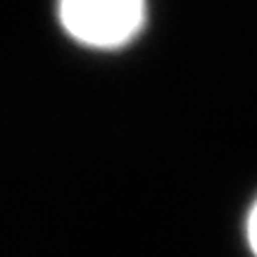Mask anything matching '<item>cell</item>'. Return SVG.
I'll return each instance as SVG.
<instances>
[{
	"mask_svg": "<svg viewBox=\"0 0 257 257\" xmlns=\"http://www.w3.org/2000/svg\"><path fill=\"white\" fill-rule=\"evenodd\" d=\"M57 22L67 36L93 50H119L141 36L148 5L141 0H64Z\"/></svg>",
	"mask_w": 257,
	"mask_h": 257,
	"instance_id": "1",
	"label": "cell"
},
{
	"mask_svg": "<svg viewBox=\"0 0 257 257\" xmlns=\"http://www.w3.org/2000/svg\"><path fill=\"white\" fill-rule=\"evenodd\" d=\"M245 240H248L250 252L257 257V198L250 205L248 217H245Z\"/></svg>",
	"mask_w": 257,
	"mask_h": 257,
	"instance_id": "2",
	"label": "cell"
}]
</instances>
